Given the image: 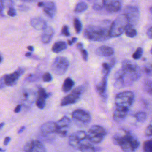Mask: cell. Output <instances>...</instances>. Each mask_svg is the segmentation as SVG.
Instances as JSON below:
<instances>
[{"mask_svg":"<svg viewBox=\"0 0 152 152\" xmlns=\"http://www.w3.org/2000/svg\"><path fill=\"white\" fill-rule=\"evenodd\" d=\"M77 48L80 50L83 59L84 61H87L88 59V52L87 51L83 48V45L81 43H78L77 44Z\"/></svg>","mask_w":152,"mask_h":152,"instance_id":"obj_30","label":"cell"},{"mask_svg":"<svg viewBox=\"0 0 152 152\" xmlns=\"http://www.w3.org/2000/svg\"><path fill=\"white\" fill-rule=\"evenodd\" d=\"M21 107H22V105L21 104H18L15 108H14V112L16 113H18L20 112L21 109Z\"/></svg>","mask_w":152,"mask_h":152,"instance_id":"obj_42","label":"cell"},{"mask_svg":"<svg viewBox=\"0 0 152 152\" xmlns=\"http://www.w3.org/2000/svg\"><path fill=\"white\" fill-rule=\"evenodd\" d=\"M147 36L150 38V39H152V27H150L147 31Z\"/></svg>","mask_w":152,"mask_h":152,"instance_id":"obj_43","label":"cell"},{"mask_svg":"<svg viewBox=\"0 0 152 152\" xmlns=\"http://www.w3.org/2000/svg\"><path fill=\"white\" fill-rule=\"evenodd\" d=\"M67 43L68 45H72L73 44V42H72V40H68L67 41Z\"/></svg>","mask_w":152,"mask_h":152,"instance_id":"obj_49","label":"cell"},{"mask_svg":"<svg viewBox=\"0 0 152 152\" xmlns=\"http://www.w3.org/2000/svg\"><path fill=\"white\" fill-rule=\"evenodd\" d=\"M143 87L144 90L150 94L152 95V81L147 80L144 82Z\"/></svg>","mask_w":152,"mask_h":152,"instance_id":"obj_32","label":"cell"},{"mask_svg":"<svg viewBox=\"0 0 152 152\" xmlns=\"http://www.w3.org/2000/svg\"><path fill=\"white\" fill-rule=\"evenodd\" d=\"M4 125V123H3V122H2L1 124V129H2V127H3V125Z\"/></svg>","mask_w":152,"mask_h":152,"instance_id":"obj_52","label":"cell"},{"mask_svg":"<svg viewBox=\"0 0 152 152\" xmlns=\"http://www.w3.org/2000/svg\"><path fill=\"white\" fill-rule=\"evenodd\" d=\"M151 54H152V48H151Z\"/></svg>","mask_w":152,"mask_h":152,"instance_id":"obj_55","label":"cell"},{"mask_svg":"<svg viewBox=\"0 0 152 152\" xmlns=\"http://www.w3.org/2000/svg\"><path fill=\"white\" fill-rule=\"evenodd\" d=\"M24 129H25V126H21V127L19 129V130L18 131L17 133H18V134H21V132L24 130Z\"/></svg>","mask_w":152,"mask_h":152,"instance_id":"obj_46","label":"cell"},{"mask_svg":"<svg viewBox=\"0 0 152 152\" xmlns=\"http://www.w3.org/2000/svg\"><path fill=\"white\" fill-rule=\"evenodd\" d=\"M24 72V69L23 68H19L12 73L5 75L2 78L4 84L7 86H12L15 85Z\"/></svg>","mask_w":152,"mask_h":152,"instance_id":"obj_13","label":"cell"},{"mask_svg":"<svg viewBox=\"0 0 152 152\" xmlns=\"http://www.w3.org/2000/svg\"><path fill=\"white\" fill-rule=\"evenodd\" d=\"M61 34H62L63 35L65 36H70V33L69 32V29H68V27L66 25H64L62 28L61 30Z\"/></svg>","mask_w":152,"mask_h":152,"instance_id":"obj_40","label":"cell"},{"mask_svg":"<svg viewBox=\"0 0 152 152\" xmlns=\"http://www.w3.org/2000/svg\"><path fill=\"white\" fill-rule=\"evenodd\" d=\"M31 53H30V52H28V53H26V55H25V56H30L31 55Z\"/></svg>","mask_w":152,"mask_h":152,"instance_id":"obj_51","label":"cell"},{"mask_svg":"<svg viewBox=\"0 0 152 152\" xmlns=\"http://www.w3.org/2000/svg\"><path fill=\"white\" fill-rule=\"evenodd\" d=\"M129 110V109L116 107L113 115V119L116 122H121L126 118L128 113Z\"/></svg>","mask_w":152,"mask_h":152,"instance_id":"obj_20","label":"cell"},{"mask_svg":"<svg viewBox=\"0 0 152 152\" xmlns=\"http://www.w3.org/2000/svg\"><path fill=\"white\" fill-rule=\"evenodd\" d=\"M22 1H33L34 0H22Z\"/></svg>","mask_w":152,"mask_h":152,"instance_id":"obj_53","label":"cell"},{"mask_svg":"<svg viewBox=\"0 0 152 152\" xmlns=\"http://www.w3.org/2000/svg\"><path fill=\"white\" fill-rule=\"evenodd\" d=\"M86 139H87V133L84 131L80 130L70 135L68 138V142L71 147L78 150L80 145Z\"/></svg>","mask_w":152,"mask_h":152,"instance_id":"obj_9","label":"cell"},{"mask_svg":"<svg viewBox=\"0 0 152 152\" xmlns=\"http://www.w3.org/2000/svg\"><path fill=\"white\" fill-rule=\"evenodd\" d=\"M113 140V142L119 145L124 152H134L140 145L138 139L126 131L116 134Z\"/></svg>","mask_w":152,"mask_h":152,"instance_id":"obj_2","label":"cell"},{"mask_svg":"<svg viewBox=\"0 0 152 152\" xmlns=\"http://www.w3.org/2000/svg\"><path fill=\"white\" fill-rule=\"evenodd\" d=\"M78 150L81 152H96L95 148L88 142L84 141L80 145Z\"/></svg>","mask_w":152,"mask_h":152,"instance_id":"obj_27","label":"cell"},{"mask_svg":"<svg viewBox=\"0 0 152 152\" xmlns=\"http://www.w3.org/2000/svg\"><path fill=\"white\" fill-rule=\"evenodd\" d=\"M12 0H1V12H3V9L5 5H10V7L12 6Z\"/></svg>","mask_w":152,"mask_h":152,"instance_id":"obj_37","label":"cell"},{"mask_svg":"<svg viewBox=\"0 0 152 152\" xmlns=\"http://www.w3.org/2000/svg\"><path fill=\"white\" fill-rule=\"evenodd\" d=\"M44 4H45L44 2H39L37 3V6L40 7H43V5H44Z\"/></svg>","mask_w":152,"mask_h":152,"instance_id":"obj_47","label":"cell"},{"mask_svg":"<svg viewBox=\"0 0 152 152\" xmlns=\"http://www.w3.org/2000/svg\"><path fill=\"white\" fill-rule=\"evenodd\" d=\"M74 84H75L74 81L72 80V78H71L69 77L66 78L64 80V81L63 83V84H62V91L65 93L69 91L72 88V87H74Z\"/></svg>","mask_w":152,"mask_h":152,"instance_id":"obj_26","label":"cell"},{"mask_svg":"<svg viewBox=\"0 0 152 152\" xmlns=\"http://www.w3.org/2000/svg\"><path fill=\"white\" fill-rule=\"evenodd\" d=\"M134 94L131 91H125L116 94L115 99L116 107L129 109L134 101Z\"/></svg>","mask_w":152,"mask_h":152,"instance_id":"obj_5","label":"cell"},{"mask_svg":"<svg viewBox=\"0 0 152 152\" xmlns=\"http://www.w3.org/2000/svg\"><path fill=\"white\" fill-rule=\"evenodd\" d=\"M128 19L129 23L132 26L137 24L140 18V12L138 9L134 6H127L124 10V13Z\"/></svg>","mask_w":152,"mask_h":152,"instance_id":"obj_12","label":"cell"},{"mask_svg":"<svg viewBox=\"0 0 152 152\" xmlns=\"http://www.w3.org/2000/svg\"><path fill=\"white\" fill-rule=\"evenodd\" d=\"M68 59L64 56L56 57L51 65V71L57 75H64L69 67Z\"/></svg>","mask_w":152,"mask_h":152,"instance_id":"obj_7","label":"cell"},{"mask_svg":"<svg viewBox=\"0 0 152 152\" xmlns=\"http://www.w3.org/2000/svg\"><path fill=\"white\" fill-rule=\"evenodd\" d=\"M42 79L44 82H50L52 80V77L49 72H45L42 76Z\"/></svg>","mask_w":152,"mask_h":152,"instance_id":"obj_39","label":"cell"},{"mask_svg":"<svg viewBox=\"0 0 152 152\" xmlns=\"http://www.w3.org/2000/svg\"><path fill=\"white\" fill-rule=\"evenodd\" d=\"M129 24L126 16L124 14L119 15L110 26L109 34L111 37H118L121 35Z\"/></svg>","mask_w":152,"mask_h":152,"instance_id":"obj_4","label":"cell"},{"mask_svg":"<svg viewBox=\"0 0 152 152\" xmlns=\"http://www.w3.org/2000/svg\"><path fill=\"white\" fill-rule=\"evenodd\" d=\"M111 69V66L110 64L106 63V62H103L102 64V74H106L109 75L110 71Z\"/></svg>","mask_w":152,"mask_h":152,"instance_id":"obj_35","label":"cell"},{"mask_svg":"<svg viewBox=\"0 0 152 152\" xmlns=\"http://www.w3.org/2000/svg\"><path fill=\"white\" fill-rule=\"evenodd\" d=\"M144 152H152V139L147 140L143 143Z\"/></svg>","mask_w":152,"mask_h":152,"instance_id":"obj_34","label":"cell"},{"mask_svg":"<svg viewBox=\"0 0 152 152\" xmlns=\"http://www.w3.org/2000/svg\"><path fill=\"white\" fill-rule=\"evenodd\" d=\"M125 34L129 37H134L137 35V31L134 26L129 24L125 31Z\"/></svg>","mask_w":152,"mask_h":152,"instance_id":"obj_28","label":"cell"},{"mask_svg":"<svg viewBox=\"0 0 152 152\" xmlns=\"http://www.w3.org/2000/svg\"><path fill=\"white\" fill-rule=\"evenodd\" d=\"M48 96V93L46 90L43 88L40 87L38 90L37 97L36 100V106L40 109H43L45 107L46 100Z\"/></svg>","mask_w":152,"mask_h":152,"instance_id":"obj_16","label":"cell"},{"mask_svg":"<svg viewBox=\"0 0 152 152\" xmlns=\"http://www.w3.org/2000/svg\"><path fill=\"white\" fill-rule=\"evenodd\" d=\"M107 132L105 129L98 125H93L87 132V140L94 144L101 142Z\"/></svg>","mask_w":152,"mask_h":152,"instance_id":"obj_6","label":"cell"},{"mask_svg":"<svg viewBox=\"0 0 152 152\" xmlns=\"http://www.w3.org/2000/svg\"><path fill=\"white\" fill-rule=\"evenodd\" d=\"M31 26L36 30H44L46 28L47 24L45 20L40 17H34L30 20Z\"/></svg>","mask_w":152,"mask_h":152,"instance_id":"obj_21","label":"cell"},{"mask_svg":"<svg viewBox=\"0 0 152 152\" xmlns=\"http://www.w3.org/2000/svg\"><path fill=\"white\" fill-rule=\"evenodd\" d=\"M67 48L66 42L64 41H58L53 44L52 47V51L55 53H59Z\"/></svg>","mask_w":152,"mask_h":152,"instance_id":"obj_25","label":"cell"},{"mask_svg":"<svg viewBox=\"0 0 152 152\" xmlns=\"http://www.w3.org/2000/svg\"><path fill=\"white\" fill-rule=\"evenodd\" d=\"M134 117L135 118L137 121L140 122H143L147 119V114L144 112H141V111L138 112L135 114Z\"/></svg>","mask_w":152,"mask_h":152,"instance_id":"obj_31","label":"cell"},{"mask_svg":"<svg viewBox=\"0 0 152 152\" xmlns=\"http://www.w3.org/2000/svg\"><path fill=\"white\" fill-rule=\"evenodd\" d=\"M7 14L9 16H11V17H14L16 15V11L14 9V8H13L12 7H10L8 8V12H7Z\"/></svg>","mask_w":152,"mask_h":152,"instance_id":"obj_41","label":"cell"},{"mask_svg":"<svg viewBox=\"0 0 152 152\" xmlns=\"http://www.w3.org/2000/svg\"><path fill=\"white\" fill-rule=\"evenodd\" d=\"M110 27L100 25H88L84 31V36L91 41H104L109 39Z\"/></svg>","mask_w":152,"mask_h":152,"instance_id":"obj_3","label":"cell"},{"mask_svg":"<svg viewBox=\"0 0 152 152\" xmlns=\"http://www.w3.org/2000/svg\"><path fill=\"white\" fill-rule=\"evenodd\" d=\"M11 140V138L10 137H6L5 138H4V144L5 145H7L10 142Z\"/></svg>","mask_w":152,"mask_h":152,"instance_id":"obj_45","label":"cell"},{"mask_svg":"<svg viewBox=\"0 0 152 152\" xmlns=\"http://www.w3.org/2000/svg\"><path fill=\"white\" fill-rule=\"evenodd\" d=\"M23 152H46V150L39 140H31L24 145Z\"/></svg>","mask_w":152,"mask_h":152,"instance_id":"obj_11","label":"cell"},{"mask_svg":"<svg viewBox=\"0 0 152 152\" xmlns=\"http://www.w3.org/2000/svg\"><path fill=\"white\" fill-rule=\"evenodd\" d=\"M40 131L43 134H51L57 132L56 123L53 121H49L44 123L40 127Z\"/></svg>","mask_w":152,"mask_h":152,"instance_id":"obj_17","label":"cell"},{"mask_svg":"<svg viewBox=\"0 0 152 152\" xmlns=\"http://www.w3.org/2000/svg\"><path fill=\"white\" fill-rule=\"evenodd\" d=\"M23 102L24 103H26L27 104H31L34 102V100L35 99V93H34V91L30 90H25L23 92Z\"/></svg>","mask_w":152,"mask_h":152,"instance_id":"obj_24","label":"cell"},{"mask_svg":"<svg viewBox=\"0 0 152 152\" xmlns=\"http://www.w3.org/2000/svg\"><path fill=\"white\" fill-rule=\"evenodd\" d=\"M141 76L140 67L132 61L125 59L122 61L121 68L115 75V85L119 88L130 86Z\"/></svg>","mask_w":152,"mask_h":152,"instance_id":"obj_1","label":"cell"},{"mask_svg":"<svg viewBox=\"0 0 152 152\" xmlns=\"http://www.w3.org/2000/svg\"><path fill=\"white\" fill-rule=\"evenodd\" d=\"M72 118L83 123H88L91 121V115L88 112L81 109L74 110L72 112Z\"/></svg>","mask_w":152,"mask_h":152,"instance_id":"obj_14","label":"cell"},{"mask_svg":"<svg viewBox=\"0 0 152 152\" xmlns=\"http://www.w3.org/2000/svg\"><path fill=\"white\" fill-rule=\"evenodd\" d=\"M27 49H28L29 50H30V51H33V49H34L33 46H28L27 47Z\"/></svg>","mask_w":152,"mask_h":152,"instance_id":"obj_48","label":"cell"},{"mask_svg":"<svg viewBox=\"0 0 152 152\" xmlns=\"http://www.w3.org/2000/svg\"><path fill=\"white\" fill-rule=\"evenodd\" d=\"M74 26L75 30L77 34L81 33L82 30V23L78 18H75L74 20Z\"/></svg>","mask_w":152,"mask_h":152,"instance_id":"obj_33","label":"cell"},{"mask_svg":"<svg viewBox=\"0 0 152 152\" xmlns=\"http://www.w3.org/2000/svg\"><path fill=\"white\" fill-rule=\"evenodd\" d=\"M57 125L56 134L61 137H65L68 133L69 126L71 125V119L66 116H64L59 120L56 122Z\"/></svg>","mask_w":152,"mask_h":152,"instance_id":"obj_10","label":"cell"},{"mask_svg":"<svg viewBox=\"0 0 152 152\" xmlns=\"http://www.w3.org/2000/svg\"><path fill=\"white\" fill-rule=\"evenodd\" d=\"M107 76L108 75L103 74L102 78L99 83L96 86V90L99 94L103 97L106 96V88L107 84Z\"/></svg>","mask_w":152,"mask_h":152,"instance_id":"obj_18","label":"cell"},{"mask_svg":"<svg viewBox=\"0 0 152 152\" xmlns=\"http://www.w3.org/2000/svg\"><path fill=\"white\" fill-rule=\"evenodd\" d=\"M77 37H73V38L72 39V42L73 43H75V42L77 41Z\"/></svg>","mask_w":152,"mask_h":152,"instance_id":"obj_50","label":"cell"},{"mask_svg":"<svg viewBox=\"0 0 152 152\" xmlns=\"http://www.w3.org/2000/svg\"><path fill=\"white\" fill-rule=\"evenodd\" d=\"M114 53V50L108 46H101L96 50V54L100 56L107 57L112 55Z\"/></svg>","mask_w":152,"mask_h":152,"instance_id":"obj_22","label":"cell"},{"mask_svg":"<svg viewBox=\"0 0 152 152\" xmlns=\"http://www.w3.org/2000/svg\"><path fill=\"white\" fill-rule=\"evenodd\" d=\"M150 12H151V13L152 14V6H151V7L150 8Z\"/></svg>","mask_w":152,"mask_h":152,"instance_id":"obj_54","label":"cell"},{"mask_svg":"<svg viewBox=\"0 0 152 152\" xmlns=\"http://www.w3.org/2000/svg\"><path fill=\"white\" fill-rule=\"evenodd\" d=\"M142 52H143L142 49L141 48H138L137 50L135 51V52L132 54V58H134V59H140L142 55Z\"/></svg>","mask_w":152,"mask_h":152,"instance_id":"obj_36","label":"cell"},{"mask_svg":"<svg viewBox=\"0 0 152 152\" xmlns=\"http://www.w3.org/2000/svg\"><path fill=\"white\" fill-rule=\"evenodd\" d=\"M93 8L94 10H96V11H98V10H100L102 9V6L98 4H95L93 7Z\"/></svg>","mask_w":152,"mask_h":152,"instance_id":"obj_44","label":"cell"},{"mask_svg":"<svg viewBox=\"0 0 152 152\" xmlns=\"http://www.w3.org/2000/svg\"><path fill=\"white\" fill-rule=\"evenodd\" d=\"M54 34V31L52 27L50 26H47L45 29L43 30L41 35V41L43 43H48L50 42Z\"/></svg>","mask_w":152,"mask_h":152,"instance_id":"obj_23","label":"cell"},{"mask_svg":"<svg viewBox=\"0 0 152 152\" xmlns=\"http://www.w3.org/2000/svg\"><path fill=\"white\" fill-rule=\"evenodd\" d=\"M144 72L148 76H152V64H149L144 66Z\"/></svg>","mask_w":152,"mask_h":152,"instance_id":"obj_38","label":"cell"},{"mask_svg":"<svg viewBox=\"0 0 152 152\" xmlns=\"http://www.w3.org/2000/svg\"><path fill=\"white\" fill-rule=\"evenodd\" d=\"M88 8L87 4L84 2H78L75 8H74V12L77 13H80L85 11Z\"/></svg>","mask_w":152,"mask_h":152,"instance_id":"obj_29","label":"cell"},{"mask_svg":"<svg viewBox=\"0 0 152 152\" xmlns=\"http://www.w3.org/2000/svg\"><path fill=\"white\" fill-rule=\"evenodd\" d=\"M105 10L109 12H116L122 7V0H102Z\"/></svg>","mask_w":152,"mask_h":152,"instance_id":"obj_15","label":"cell"},{"mask_svg":"<svg viewBox=\"0 0 152 152\" xmlns=\"http://www.w3.org/2000/svg\"><path fill=\"white\" fill-rule=\"evenodd\" d=\"M43 9L45 13L51 18H53L56 14V5L55 3L52 1H48L45 2Z\"/></svg>","mask_w":152,"mask_h":152,"instance_id":"obj_19","label":"cell"},{"mask_svg":"<svg viewBox=\"0 0 152 152\" xmlns=\"http://www.w3.org/2000/svg\"><path fill=\"white\" fill-rule=\"evenodd\" d=\"M84 90L82 86H79L74 89L71 93L64 97L61 101V106H65L76 103L80 98V96Z\"/></svg>","mask_w":152,"mask_h":152,"instance_id":"obj_8","label":"cell"}]
</instances>
